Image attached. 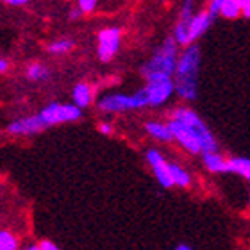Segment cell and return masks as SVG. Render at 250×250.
<instances>
[{
	"label": "cell",
	"instance_id": "4",
	"mask_svg": "<svg viewBox=\"0 0 250 250\" xmlns=\"http://www.w3.org/2000/svg\"><path fill=\"white\" fill-rule=\"evenodd\" d=\"M145 105H148V100H146V95L143 89L136 91L134 95L115 93L102 97L99 100V109L104 111V113H122V111L129 109H140Z\"/></svg>",
	"mask_w": 250,
	"mask_h": 250
},
{
	"label": "cell",
	"instance_id": "27",
	"mask_svg": "<svg viewBox=\"0 0 250 250\" xmlns=\"http://www.w3.org/2000/svg\"><path fill=\"white\" fill-rule=\"evenodd\" d=\"M7 4L9 5H25L27 0H7Z\"/></svg>",
	"mask_w": 250,
	"mask_h": 250
},
{
	"label": "cell",
	"instance_id": "30",
	"mask_svg": "<svg viewBox=\"0 0 250 250\" xmlns=\"http://www.w3.org/2000/svg\"><path fill=\"white\" fill-rule=\"evenodd\" d=\"M23 250H42V247H40V245H32V247H27V249H23Z\"/></svg>",
	"mask_w": 250,
	"mask_h": 250
},
{
	"label": "cell",
	"instance_id": "21",
	"mask_svg": "<svg viewBox=\"0 0 250 250\" xmlns=\"http://www.w3.org/2000/svg\"><path fill=\"white\" fill-rule=\"evenodd\" d=\"M73 48V42L72 40H58L48 45V50L52 54H66Z\"/></svg>",
	"mask_w": 250,
	"mask_h": 250
},
{
	"label": "cell",
	"instance_id": "23",
	"mask_svg": "<svg viewBox=\"0 0 250 250\" xmlns=\"http://www.w3.org/2000/svg\"><path fill=\"white\" fill-rule=\"evenodd\" d=\"M99 130H100V134L109 136V134H113V125L102 122V124H99Z\"/></svg>",
	"mask_w": 250,
	"mask_h": 250
},
{
	"label": "cell",
	"instance_id": "18",
	"mask_svg": "<svg viewBox=\"0 0 250 250\" xmlns=\"http://www.w3.org/2000/svg\"><path fill=\"white\" fill-rule=\"evenodd\" d=\"M170 175H172L173 186L188 188L191 184V175H189L183 167L175 165V163H170Z\"/></svg>",
	"mask_w": 250,
	"mask_h": 250
},
{
	"label": "cell",
	"instance_id": "12",
	"mask_svg": "<svg viewBox=\"0 0 250 250\" xmlns=\"http://www.w3.org/2000/svg\"><path fill=\"white\" fill-rule=\"evenodd\" d=\"M213 20H214V16L211 15L208 9L200 11V13H197V15L193 16L191 21H189V43H191V45L195 40H198L202 34L208 32V29L211 27Z\"/></svg>",
	"mask_w": 250,
	"mask_h": 250
},
{
	"label": "cell",
	"instance_id": "10",
	"mask_svg": "<svg viewBox=\"0 0 250 250\" xmlns=\"http://www.w3.org/2000/svg\"><path fill=\"white\" fill-rule=\"evenodd\" d=\"M193 2H184L183 9L179 13L177 23H175V29H173V40L177 42V45H183V47H189V21L193 18Z\"/></svg>",
	"mask_w": 250,
	"mask_h": 250
},
{
	"label": "cell",
	"instance_id": "7",
	"mask_svg": "<svg viewBox=\"0 0 250 250\" xmlns=\"http://www.w3.org/2000/svg\"><path fill=\"white\" fill-rule=\"evenodd\" d=\"M120 40H122V31L118 27H109L104 31L99 32V59L102 62H109L115 58L118 48H120Z\"/></svg>",
	"mask_w": 250,
	"mask_h": 250
},
{
	"label": "cell",
	"instance_id": "9",
	"mask_svg": "<svg viewBox=\"0 0 250 250\" xmlns=\"http://www.w3.org/2000/svg\"><path fill=\"white\" fill-rule=\"evenodd\" d=\"M146 161L150 163L152 167V172L156 175L157 183L161 184L163 188H172V175H170V163L163 157V154L156 148H152V150L146 152Z\"/></svg>",
	"mask_w": 250,
	"mask_h": 250
},
{
	"label": "cell",
	"instance_id": "22",
	"mask_svg": "<svg viewBox=\"0 0 250 250\" xmlns=\"http://www.w3.org/2000/svg\"><path fill=\"white\" fill-rule=\"evenodd\" d=\"M95 7H97V2H95V0H81V2H79V9L83 11V13H91Z\"/></svg>",
	"mask_w": 250,
	"mask_h": 250
},
{
	"label": "cell",
	"instance_id": "19",
	"mask_svg": "<svg viewBox=\"0 0 250 250\" xmlns=\"http://www.w3.org/2000/svg\"><path fill=\"white\" fill-rule=\"evenodd\" d=\"M27 77L31 81H43V79L48 77V70L40 62H32L27 66Z\"/></svg>",
	"mask_w": 250,
	"mask_h": 250
},
{
	"label": "cell",
	"instance_id": "24",
	"mask_svg": "<svg viewBox=\"0 0 250 250\" xmlns=\"http://www.w3.org/2000/svg\"><path fill=\"white\" fill-rule=\"evenodd\" d=\"M241 2V15L250 20V0H240Z\"/></svg>",
	"mask_w": 250,
	"mask_h": 250
},
{
	"label": "cell",
	"instance_id": "25",
	"mask_svg": "<svg viewBox=\"0 0 250 250\" xmlns=\"http://www.w3.org/2000/svg\"><path fill=\"white\" fill-rule=\"evenodd\" d=\"M40 247H42V250H61L54 241H48V240H43L42 243H40Z\"/></svg>",
	"mask_w": 250,
	"mask_h": 250
},
{
	"label": "cell",
	"instance_id": "20",
	"mask_svg": "<svg viewBox=\"0 0 250 250\" xmlns=\"http://www.w3.org/2000/svg\"><path fill=\"white\" fill-rule=\"evenodd\" d=\"M18 241L9 230H0V250H16Z\"/></svg>",
	"mask_w": 250,
	"mask_h": 250
},
{
	"label": "cell",
	"instance_id": "13",
	"mask_svg": "<svg viewBox=\"0 0 250 250\" xmlns=\"http://www.w3.org/2000/svg\"><path fill=\"white\" fill-rule=\"evenodd\" d=\"M204 167L213 173H224L227 172V159L220 152H204L202 154Z\"/></svg>",
	"mask_w": 250,
	"mask_h": 250
},
{
	"label": "cell",
	"instance_id": "6",
	"mask_svg": "<svg viewBox=\"0 0 250 250\" xmlns=\"http://www.w3.org/2000/svg\"><path fill=\"white\" fill-rule=\"evenodd\" d=\"M146 95V100H148V105H161L165 104L170 97L175 91V84H173V79L170 77H163V79H152V81H146V86L143 88Z\"/></svg>",
	"mask_w": 250,
	"mask_h": 250
},
{
	"label": "cell",
	"instance_id": "14",
	"mask_svg": "<svg viewBox=\"0 0 250 250\" xmlns=\"http://www.w3.org/2000/svg\"><path fill=\"white\" fill-rule=\"evenodd\" d=\"M72 97H73V104L77 105L79 109H83V107H88V105L91 104V99H93V89H91L89 84L81 83L73 88Z\"/></svg>",
	"mask_w": 250,
	"mask_h": 250
},
{
	"label": "cell",
	"instance_id": "15",
	"mask_svg": "<svg viewBox=\"0 0 250 250\" xmlns=\"http://www.w3.org/2000/svg\"><path fill=\"white\" fill-rule=\"evenodd\" d=\"M227 172L236 173L250 183V159L249 157H232L227 159Z\"/></svg>",
	"mask_w": 250,
	"mask_h": 250
},
{
	"label": "cell",
	"instance_id": "26",
	"mask_svg": "<svg viewBox=\"0 0 250 250\" xmlns=\"http://www.w3.org/2000/svg\"><path fill=\"white\" fill-rule=\"evenodd\" d=\"M81 15H83V11L79 9V7H75V9H70V13H68V18H70V20H79V18H81Z\"/></svg>",
	"mask_w": 250,
	"mask_h": 250
},
{
	"label": "cell",
	"instance_id": "2",
	"mask_svg": "<svg viewBox=\"0 0 250 250\" xmlns=\"http://www.w3.org/2000/svg\"><path fill=\"white\" fill-rule=\"evenodd\" d=\"M177 61H179L177 42L173 40V36H170L163 42V45L157 48L156 54L143 64L141 73L145 75L146 81L163 79V77L173 79V73H175V68H177Z\"/></svg>",
	"mask_w": 250,
	"mask_h": 250
},
{
	"label": "cell",
	"instance_id": "28",
	"mask_svg": "<svg viewBox=\"0 0 250 250\" xmlns=\"http://www.w3.org/2000/svg\"><path fill=\"white\" fill-rule=\"evenodd\" d=\"M7 66H9V62L5 61V59H0V73H4L7 70Z\"/></svg>",
	"mask_w": 250,
	"mask_h": 250
},
{
	"label": "cell",
	"instance_id": "17",
	"mask_svg": "<svg viewBox=\"0 0 250 250\" xmlns=\"http://www.w3.org/2000/svg\"><path fill=\"white\" fill-rule=\"evenodd\" d=\"M241 15L240 0H220V16L227 20H236Z\"/></svg>",
	"mask_w": 250,
	"mask_h": 250
},
{
	"label": "cell",
	"instance_id": "3",
	"mask_svg": "<svg viewBox=\"0 0 250 250\" xmlns=\"http://www.w3.org/2000/svg\"><path fill=\"white\" fill-rule=\"evenodd\" d=\"M172 120L179 122V124L186 125L198 136V140L202 143V154L204 152H218V143L214 140L213 132L209 130V127L204 124V120L189 107H177L172 111Z\"/></svg>",
	"mask_w": 250,
	"mask_h": 250
},
{
	"label": "cell",
	"instance_id": "16",
	"mask_svg": "<svg viewBox=\"0 0 250 250\" xmlns=\"http://www.w3.org/2000/svg\"><path fill=\"white\" fill-rule=\"evenodd\" d=\"M146 132L152 136V138H156L159 141H170L173 140L172 136V130L168 127V124H159V122H148L145 125Z\"/></svg>",
	"mask_w": 250,
	"mask_h": 250
},
{
	"label": "cell",
	"instance_id": "8",
	"mask_svg": "<svg viewBox=\"0 0 250 250\" xmlns=\"http://www.w3.org/2000/svg\"><path fill=\"white\" fill-rule=\"evenodd\" d=\"M168 127L172 130L173 140H177L188 152H191V154H200V152H202V143H200L198 136L195 134L189 127L179 124V122H175V120H170Z\"/></svg>",
	"mask_w": 250,
	"mask_h": 250
},
{
	"label": "cell",
	"instance_id": "29",
	"mask_svg": "<svg viewBox=\"0 0 250 250\" xmlns=\"http://www.w3.org/2000/svg\"><path fill=\"white\" fill-rule=\"evenodd\" d=\"M175 250H193V249L189 245H184V243H181V245L175 247Z\"/></svg>",
	"mask_w": 250,
	"mask_h": 250
},
{
	"label": "cell",
	"instance_id": "11",
	"mask_svg": "<svg viewBox=\"0 0 250 250\" xmlns=\"http://www.w3.org/2000/svg\"><path fill=\"white\" fill-rule=\"evenodd\" d=\"M47 125L43 124L40 115L36 116H27V118H20L15 120L13 124L7 125V130L11 134H36L40 130H43Z\"/></svg>",
	"mask_w": 250,
	"mask_h": 250
},
{
	"label": "cell",
	"instance_id": "31",
	"mask_svg": "<svg viewBox=\"0 0 250 250\" xmlns=\"http://www.w3.org/2000/svg\"><path fill=\"white\" fill-rule=\"evenodd\" d=\"M249 208H250V195H249Z\"/></svg>",
	"mask_w": 250,
	"mask_h": 250
},
{
	"label": "cell",
	"instance_id": "1",
	"mask_svg": "<svg viewBox=\"0 0 250 250\" xmlns=\"http://www.w3.org/2000/svg\"><path fill=\"white\" fill-rule=\"evenodd\" d=\"M198 70H200V48L197 45H189L179 56L177 68L173 73L175 91L183 100L191 102L197 99Z\"/></svg>",
	"mask_w": 250,
	"mask_h": 250
},
{
	"label": "cell",
	"instance_id": "5",
	"mask_svg": "<svg viewBox=\"0 0 250 250\" xmlns=\"http://www.w3.org/2000/svg\"><path fill=\"white\" fill-rule=\"evenodd\" d=\"M83 111L75 104H50L40 113V118L45 125L64 124V122H75L81 118Z\"/></svg>",
	"mask_w": 250,
	"mask_h": 250
}]
</instances>
